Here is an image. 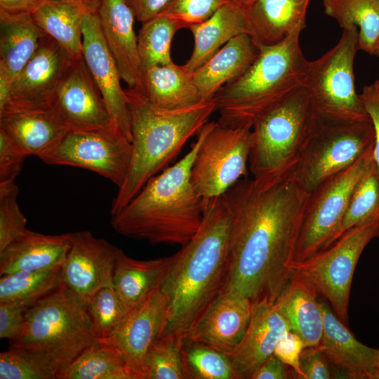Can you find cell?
<instances>
[{"mask_svg": "<svg viewBox=\"0 0 379 379\" xmlns=\"http://www.w3.org/2000/svg\"><path fill=\"white\" fill-rule=\"evenodd\" d=\"M300 369L303 379L333 378L332 364L318 346L305 347L300 356Z\"/></svg>", "mask_w": 379, "mask_h": 379, "instance_id": "45", "label": "cell"}, {"mask_svg": "<svg viewBox=\"0 0 379 379\" xmlns=\"http://www.w3.org/2000/svg\"><path fill=\"white\" fill-rule=\"evenodd\" d=\"M295 164L272 178H244L222 197L231 212L226 288L274 302L288 281L309 194Z\"/></svg>", "mask_w": 379, "mask_h": 379, "instance_id": "1", "label": "cell"}, {"mask_svg": "<svg viewBox=\"0 0 379 379\" xmlns=\"http://www.w3.org/2000/svg\"><path fill=\"white\" fill-rule=\"evenodd\" d=\"M98 342L87 303L61 284L27 309L23 331L10 342V347L39 354L55 369L60 379L86 348Z\"/></svg>", "mask_w": 379, "mask_h": 379, "instance_id": "6", "label": "cell"}, {"mask_svg": "<svg viewBox=\"0 0 379 379\" xmlns=\"http://www.w3.org/2000/svg\"><path fill=\"white\" fill-rule=\"evenodd\" d=\"M258 54V46L247 34L230 40L193 72L194 82L202 99H213L224 86L244 74Z\"/></svg>", "mask_w": 379, "mask_h": 379, "instance_id": "27", "label": "cell"}, {"mask_svg": "<svg viewBox=\"0 0 379 379\" xmlns=\"http://www.w3.org/2000/svg\"><path fill=\"white\" fill-rule=\"evenodd\" d=\"M375 142L371 119L315 117L295 164L296 179L307 193L357 160Z\"/></svg>", "mask_w": 379, "mask_h": 379, "instance_id": "8", "label": "cell"}, {"mask_svg": "<svg viewBox=\"0 0 379 379\" xmlns=\"http://www.w3.org/2000/svg\"><path fill=\"white\" fill-rule=\"evenodd\" d=\"M373 147L309 193L294 261L305 260L331 244L351 195L373 160Z\"/></svg>", "mask_w": 379, "mask_h": 379, "instance_id": "11", "label": "cell"}, {"mask_svg": "<svg viewBox=\"0 0 379 379\" xmlns=\"http://www.w3.org/2000/svg\"><path fill=\"white\" fill-rule=\"evenodd\" d=\"M172 0H127L135 19L143 23L159 15Z\"/></svg>", "mask_w": 379, "mask_h": 379, "instance_id": "50", "label": "cell"}, {"mask_svg": "<svg viewBox=\"0 0 379 379\" xmlns=\"http://www.w3.org/2000/svg\"><path fill=\"white\" fill-rule=\"evenodd\" d=\"M189 29L194 37V48L184 65L192 73L230 40L242 34L249 35L244 9L233 2L225 4L209 19Z\"/></svg>", "mask_w": 379, "mask_h": 379, "instance_id": "30", "label": "cell"}, {"mask_svg": "<svg viewBox=\"0 0 379 379\" xmlns=\"http://www.w3.org/2000/svg\"><path fill=\"white\" fill-rule=\"evenodd\" d=\"M182 359L186 379H240L230 355L185 339Z\"/></svg>", "mask_w": 379, "mask_h": 379, "instance_id": "38", "label": "cell"}, {"mask_svg": "<svg viewBox=\"0 0 379 379\" xmlns=\"http://www.w3.org/2000/svg\"><path fill=\"white\" fill-rule=\"evenodd\" d=\"M29 307L11 302H0V338L12 342L22 334Z\"/></svg>", "mask_w": 379, "mask_h": 379, "instance_id": "46", "label": "cell"}, {"mask_svg": "<svg viewBox=\"0 0 379 379\" xmlns=\"http://www.w3.org/2000/svg\"><path fill=\"white\" fill-rule=\"evenodd\" d=\"M27 154L0 129V184L15 182Z\"/></svg>", "mask_w": 379, "mask_h": 379, "instance_id": "44", "label": "cell"}, {"mask_svg": "<svg viewBox=\"0 0 379 379\" xmlns=\"http://www.w3.org/2000/svg\"><path fill=\"white\" fill-rule=\"evenodd\" d=\"M231 219L222 195L203 199L201 225L190 241L171 255L160 286L168 301L163 333L185 338L204 310L225 287Z\"/></svg>", "mask_w": 379, "mask_h": 379, "instance_id": "2", "label": "cell"}, {"mask_svg": "<svg viewBox=\"0 0 379 379\" xmlns=\"http://www.w3.org/2000/svg\"><path fill=\"white\" fill-rule=\"evenodd\" d=\"M379 237V219L346 231L328 247L293 261L291 269L308 280L330 303L338 319L348 321L350 288L357 262L366 245Z\"/></svg>", "mask_w": 379, "mask_h": 379, "instance_id": "10", "label": "cell"}, {"mask_svg": "<svg viewBox=\"0 0 379 379\" xmlns=\"http://www.w3.org/2000/svg\"><path fill=\"white\" fill-rule=\"evenodd\" d=\"M70 243L71 233L45 234L27 230L0 251V274L62 267Z\"/></svg>", "mask_w": 379, "mask_h": 379, "instance_id": "26", "label": "cell"}, {"mask_svg": "<svg viewBox=\"0 0 379 379\" xmlns=\"http://www.w3.org/2000/svg\"><path fill=\"white\" fill-rule=\"evenodd\" d=\"M87 312L92 331L99 341L108 338L127 313L113 286L99 290L88 302Z\"/></svg>", "mask_w": 379, "mask_h": 379, "instance_id": "40", "label": "cell"}, {"mask_svg": "<svg viewBox=\"0 0 379 379\" xmlns=\"http://www.w3.org/2000/svg\"><path fill=\"white\" fill-rule=\"evenodd\" d=\"M359 97L373 124L375 130L373 159L379 168V79L364 86Z\"/></svg>", "mask_w": 379, "mask_h": 379, "instance_id": "48", "label": "cell"}, {"mask_svg": "<svg viewBox=\"0 0 379 379\" xmlns=\"http://www.w3.org/2000/svg\"><path fill=\"white\" fill-rule=\"evenodd\" d=\"M82 53L101 93L113 128L131 142V117L126 90L121 87L122 79L101 32L95 11L89 12L84 19Z\"/></svg>", "mask_w": 379, "mask_h": 379, "instance_id": "17", "label": "cell"}, {"mask_svg": "<svg viewBox=\"0 0 379 379\" xmlns=\"http://www.w3.org/2000/svg\"><path fill=\"white\" fill-rule=\"evenodd\" d=\"M0 129L27 154L40 158L69 131L50 108H6L0 112Z\"/></svg>", "mask_w": 379, "mask_h": 379, "instance_id": "23", "label": "cell"}, {"mask_svg": "<svg viewBox=\"0 0 379 379\" xmlns=\"http://www.w3.org/2000/svg\"><path fill=\"white\" fill-rule=\"evenodd\" d=\"M1 379H58L55 369L29 350L10 347L0 353Z\"/></svg>", "mask_w": 379, "mask_h": 379, "instance_id": "41", "label": "cell"}, {"mask_svg": "<svg viewBox=\"0 0 379 379\" xmlns=\"http://www.w3.org/2000/svg\"><path fill=\"white\" fill-rule=\"evenodd\" d=\"M101 32L119 69L131 88L140 84L134 13L127 0H96Z\"/></svg>", "mask_w": 379, "mask_h": 379, "instance_id": "22", "label": "cell"}, {"mask_svg": "<svg viewBox=\"0 0 379 379\" xmlns=\"http://www.w3.org/2000/svg\"><path fill=\"white\" fill-rule=\"evenodd\" d=\"M131 154V142L114 128H108L69 131L39 159L49 165L75 166L93 171L119 187L126 176Z\"/></svg>", "mask_w": 379, "mask_h": 379, "instance_id": "13", "label": "cell"}, {"mask_svg": "<svg viewBox=\"0 0 379 379\" xmlns=\"http://www.w3.org/2000/svg\"><path fill=\"white\" fill-rule=\"evenodd\" d=\"M319 295L308 280L292 270L274 302L289 330L301 338L305 347L318 346L322 337L324 320Z\"/></svg>", "mask_w": 379, "mask_h": 379, "instance_id": "24", "label": "cell"}, {"mask_svg": "<svg viewBox=\"0 0 379 379\" xmlns=\"http://www.w3.org/2000/svg\"><path fill=\"white\" fill-rule=\"evenodd\" d=\"M69 1H79V0H69Z\"/></svg>", "mask_w": 379, "mask_h": 379, "instance_id": "56", "label": "cell"}, {"mask_svg": "<svg viewBox=\"0 0 379 379\" xmlns=\"http://www.w3.org/2000/svg\"><path fill=\"white\" fill-rule=\"evenodd\" d=\"M61 284V267L2 275L0 279V302L16 303L30 307L57 290Z\"/></svg>", "mask_w": 379, "mask_h": 379, "instance_id": "35", "label": "cell"}, {"mask_svg": "<svg viewBox=\"0 0 379 379\" xmlns=\"http://www.w3.org/2000/svg\"><path fill=\"white\" fill-rule=\"evenodd\" d=\"M231 0H172L159 15L175 21L180 27H190L209 19Z\"/></svg>", "mask_w": 379, "mask_h": 379, "instance_id": "43", "label": "cell"}, {"mask_svg": "<svg viewBox=\"0 0 379 379\" xmlns=\"http://www.w3.org/2000/svg\"><path fill=\"white\" fill-rule=\"evenodd\" d=\"M288 331V324L274 302L267 300L253 302L245 334L230 355L240 379H251Z\"/></svg>", "mask_w": 379, "mask_h": 379, "instance_id": "20", "label": "cell"}, {"mask_svg": "<svg viewBox=\"0 0 379 379\" xmlns=\"http://www.w3.org/2000/svg\"><path fill=\"white\" fill-rule=\"evenodd\" d=\"M300 32L274 45L258 46L251 67L214 97L220 124L252 128L262 112L304 86L309 61L300 46Z\"/></svg>", "mask_w": 379, "mask_h": 379, "instance_id": "5", "label": "cell"}, {"mask_svg": "<svg viewBox=\"0 0 379 379\" xmlns=\"http://www.w3.org/2000/svg\"><path fill=\"white\" fill-rule=\"evenodd\" d=\"M232 2L234 3L239 7L243 9L246 8L249 5H251L255 0H231Z\"/></svg>", "mask_w": 379, "mask_h": 379, "instance_id": "53", "label": "cell"}, {"mask_svg": "<svg viewBox=\"0 0 379 379\" xmlns=\"http://www.w3.org/2000/svg\"><path fill=\"white\" fill-rule=\"evenodd\" d=\"M323 6L343 30L359 28V49L373 55L379 37V0H323Z\"/></svg>", "mask_w": 379, "mask_h": 379, "instance_id": "33", "label": "cell"}, {"mask_svg": "<svg viewBox=\"0 0 379 379\" xmlns=\"http://www.w3.org/2000/svg\"><path fill=\"white\" fill-rule=\"evenodd\" d=\"M60 379H135L114 346L98 342L86 348Z\"/></svg>", "mask_w": 379, "mask_h": 379, "instance_id": "34", "label": "cell"}, {"mask_svg": "<svg viewBox=\"0 0 379 379\" xmlns=\"http://www.w3.org/2000/svg\"><path fill=\"white\" fill-rule=\"evenodd\" d=\"M180 29L175 21L163 15H156L142 23L137 35L140 80L148 69L173 62L171 47L175 34Z\"/></svg>", "mask_w": 379, "mask_h": 379, "instance_id": "36", "label": "cell"}, {"mask_svg": "<svg viewBox=\"0 0 379 379\" xmlns=\"http://www.w3.org/2000/svg\"><path fill=\"white\" fill-rule=\"evenodd\" d=\"M51 108L69 131L113 128L83 55L70 59Z\"/></svg>", "mask_w": 379, "mask_h": 379, "instance_id": "16", "label": "cell"}, {"mask_svg": "<svg viewBox=\"0 0 379 379\" xmlns=\"http://www.w3.org/2000/svg\"><path fill=\"white\" fill-rule=\"evenodd\" d=\"M136 89L152 104L164 109H181L205 101L193 73L173 62L146 70Z\"/></svg>", "mask_w": 379, "mask_h": 379, "instance_id": "29", "label": "cell"}, {"mask_svg": "<svg viewBox=\"0 0 379 379\" xmlns=\"http://www.w3.org/2000/svg\"><path fill=\"white\" fill-rule=\"evenodd\" d=\"M251 130L227 126L218 121H208L201 128L190 181L204 199L222 196L241 178H246Z\"/></svg>", "mask_w": 379, "mask_h": 379, "instance_id": "12", "label": "cell"}, {"mask_svg": "<svg viewBox=\"0 0 379 379\" xmlns=\"http://www.w3.org/2000/svg\"><path fill=\"white\" fill-rule=\"evenodd\" d=\"M44 0H0V15L31 14Z\"/></svg>", "mask_w": 379, "mask_h": 379, "instance_id": "51", "label": "cell"}, {"mask_svg": "<svg viewBox=\"0 0 379 379\" xmlns=\"http://www.w3.org/2000/svg\"><path fill=\"white\" fill-rule=\"evenodd\" d=\"M373 55L379 57V37L376 40L373 50Z\"/></svg>", "mask_w": 379, "mask_h": 379, "instance_id": "54", "label": "cell"}, {"mask_svg": "<svg viewBox=\"0 0 379 379\" xmlns=\"http://www.w3.org/2000/svg\"><path fill=\"white\" fill-rule=\"evenodd\" d=\"M71 58L45 34L36 52L13 79L6 108H50Z\"/></svg>", "mask_w": 379, "mask_h": 379, "instance_id": "18", "label": "cell"}, {"mask_svg": "<svg viewBox=\"0 0 379 379\" xmlns=\"http://www.w3.org/2000/svg\"><path fill=\"white\" fill-rule=\"evenodd\" d=\"M185 338L163 333L149 350L144 379H186L182 346Z\"/></svg>", "mask_w": 379, "mask_h": 379, "instance_id": "39", "label": "cell"}, {"mask_svg": "<svg viewBox=\"0 0 379 379\" xmlns=\"http://www.w3.org/2000/svg\"><path fill=\"white\" fill-rule=\"evenodd\" d=\"M324 328L318 347L328 361L351 379H375L379 349L359 342L324 302H321Z\"/></svg>", "mask_w": 379, "mask_h": 379, "instance_id": "21", "label": "cell"}, {"mask_svg": "<svg viewBox=\"0 0 379 379\" xmlns=\"http://www.w3.org/2000/svg\"><path fill=\"white\" fill-rule=\"evenodd\" d=\"M252 309L249 298L225 287L197 319L185 339L230 355L245 334Z\"/></svg>", "mask_w": 379, "mask_h": 379, "instance_id": "19", "label": "cell"}, {"mask_svg": "<svg viewBox=\"0 0 379 379\" xmlns=\"http://www.w3.org/2000/svg\"><path fill=\"white\" fill-rule=\"evenodd\" d=\"M168 301L160 287L127 312L116 330L100 340L117 347L135 379H144L148 352L164 331Z\"/></svg>", "mask_w": 379, "mask_h": 379, "instance_id": "14", "label": "cell"}, {"mask_svg": "<svg viewBox=\"0 0 379 379\" xmlns=\"http://www.w3.org/2000/svg\"><path fill=\"white\" fill-rule=\"evenodd\" d=\"M358 50L359 30L354 27L343 29L331 49L309 61L304 87L317 115L347 121L371 119L355 89L354 62Z\"/></svg>", "mask_w": 379, "mask_h": 379, "instance_id": "9", "label": "cell"}, {"mask_svg": "<svg viewBox=\"0 0 379 379\" xmlns=\"http://www.w3.org/2000/svg\"><path fill=\"white\" fill-rule=\"evenodd\" d=\"M304 347L305 344L301 338L288 331L278 341L274 348V354L292 368L295 374V378L303 379L299 360Z\"/></svg>", "mask_w": 379, "mask_h": 379, "instance_id": "47", "label": "cell"}, {"mask_svg": "<svg viewBox=\"0 0 379 379\" xmlns=\"http://www.w3.org/2000/svg\"><path fill=\"white\" fill-rule=\"evenodd\" d=\"M375 379H379V370H378V373H377V375L375 376Z\"/></svg>", "mask_w": 379, "mask_h": 379, "instance_id": "55", "label": "cell"}, {"mask_svg": "<svg viewBox=\"0 0 379 379\" xmlns=\"http://www.w3.org/2000/svg\"><path fill=\"white\" fill-rule=\"evenodd\" d=\"M201 134L178 162L151 178L114 215L111 225L119 234L151 244L185 246L203 218V198L190 181L192 162Z\"/></svg>", "mask_w": 379, "mask_h": 379, "instance_id": "3", "label": "cell"}, {"mask_svg": "<svg viewBox=\"0 0 379 379\" xmlns=\"http://www.w3.org/2000/svg\"><path fill=\"white\" fill-rule=\"evenodd\" d=\"M45 34L30 14L0 15V71L11 83L33 56Z\"/></svg>", "mask_w": 379, "mask_h": 379, "instance_id": "32", "label": "cell"}, {"mask_svg": "<svg viewBox=\"0 0 379 379\" xmlns=\"http://www.w3.org/2000/svg\"><path fill=\"white\" fill-rule=\"evenodd\" d=\"M314 117L304 86L258 117L252 126L248 159L253 179L270 178L295 164Z\"/></svg>", "mask_w": 379, "mask_h": 379, "instance_id": "7", "label": "cell"}, {"mask_svg": "<svg viewBox=\"0 0 379 379\" xmlns=\"http://www.w3.org/2000/svg\"><path fill=\"white\" fill-rule=\"evenodd\" d=\"M310 0H255L244 9L249 35L257 46L279 43L306 27Z\"/></svg>", "mask_w": 379, "mask_h": 379, "instance_id": "25", "label": "cell"}, {"mask_svg": "<svg viewBox=\"0 0 379 379\" xmlns=\"http://www.w3.org/2000/svg\"><path fill=\"white\" fill-rule=\"evenodd\" d=\"M287 378H295L294 371L274 354L260 366L251 378V379Z\"/></svg>", "mask_w": 379, "mask_h": 379, "instance_id": "49", "label": "cell"}, {"mask_svg": "<svg viewBox=\"0 0 379 379\" xmlns=\"http://www.w3.org/2000/svg\"><path fill=\"white\" fill-rule=\"evenodd\" d=\"M120 248L91 232L71 233L62 268V284L88 304L100 289L113 286L114 267Z\"/></svg>", "mask_w": 379, "mask_h": 379, "instance_id": "15", "label": "cell"}, {"mask_svg": "<svg viewBox=\"0 0 379 379\" xmlns=\"http://www.w3.org/2000/svg\"><path fill=\"white\" fill-rule=\"evenodd\" d=\"M19 188L15 182L0 184V251L27 231V219L18 205Z\"/></svg>", "mask_w": 379, "mask_h": 379, "instance_id": "42", "label": "cell"}, {"mask_svg": "<svg viewBox=\"0 0 379 379\" xmlns=\"http://www.w3.org/2000/svg\"><path fill=\"white\" fill-rule=\"evenodd\" d=\"M131 117L132 154L124 181L112 201L116 214L153 176L175 159L188 140L198 134L216 111L215 99L168 109L149 102L136 88L126 90Z\"/></svg>", "mask_w": 379, "mask_h": 379, "instance_id": "4", "label": "cell"}, {"mask_svg": "<svg viewBox=\"0 0 379 379\" xmlns=\"http://www.w3.org/2000/svg\"><path fill=\"white\" fill-rule=\"evenodd\" d=\"M11 81L0 71V110L8 103L11 97Z\"/></svg>", "mask_w": 379, "mask_h": 379, "instance_id": "52", "label": "cell"}, {"mask_svg": "<svg viewBox=\"0 0 379 379\" xmlns=\"http://www.w3.org/2000/svg\"><path fill=\"white\" fill-rule=\"evenodd\" d=\"M171 262V256L135 260L120 250L114 267L112 284L127 312L160 287Z\"/></svg>", "mask_w": 379, "mask_h": 379, "instance_id": "31", "label": "cell"}, {"mask_svg": "<svg viewBox=\"0 0 379 379\" xmlns=\"http://www.w3.org/2000/svg\"><path fill=\"white\" fill-rule=\"evenodd\" d=\"M375 219H379V168L373 159L351 195L331 244L352 227Z\"/></svg>", "mask_w": 379, "mask_h": 379, "instance_id": "37", "label": "cell"}, {"mask_svg": "<svg viewBox=\"0 0 379 379\" xmlns=\"http://www.w3.org/2000/svg\"><path fill=\"white\" fill-rule=\"evenodd\" d=\"M96 0H44L30 15L34 22L69 55L82 53V32L86 15L95 11Z\"/></svg>", "mask_w": 379, "mask_h": 379, "instance_id": "28", "label": "cell"}]
</instances>
